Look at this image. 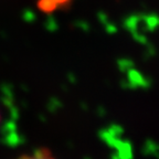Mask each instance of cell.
Listing matches in <instances>:
<instances>
[{"label":"cell","instance_id":"obj_1","mask_svg":"<svg viewBox=\"0 0 159 159\" xmlns=\"http://www.w3.org/2000/svg\"><path fill=\"white\" fill-rule=\"evenodd\" d=\"M73 0H37V7L43 13H54L60 10L66 9Z\"/></svg>","mask_w":159,"mask_h":159},{"label":"cell","instance_id":"obj_3","mask_svg":"<svg viewBox=\"0 0 159 159\" xmlns=\"http://www.w3.org/2000/svg\"><path fill=\"white\" fill-rule=\"evenodd\" d=\"M0 120H1V115H0Z\"/></svg>","mask_w":159,"mask_h":159},{"label":"cell","instance_id":"obj_2","mask_svg":"<svg viewBox=\"0 0 159 159\" xmlns=\"http://www.w3.org/2000/svg\"><path fill=\"white\" fill-rule=\"evenodd\" d=\"M15 159H57L53 155L52 152H50L47 148H40L32 150L31 152L20 155L19 157H16Z\"/></svg>","mask_w":159,"mask_h":159}]
</instances>
